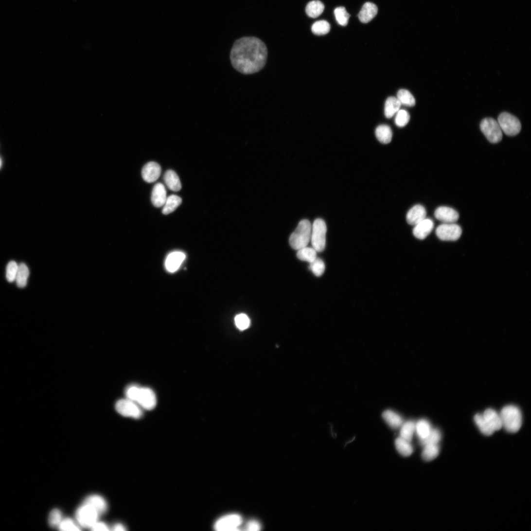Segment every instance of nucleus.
Returning <instances> with one entry per match:
<instances>
[{"instance_id":"f257e3e1","label":"nucleus","mask_w":531,"mask_h":531,"mask_svg":"<svg viewBox=\"0 0 531 531\" xmlns=\"http://www.w3.org/2000/svg\"><path fill=\"white\" fill-rule=\"evenodd\" d=\"M268 50L264 42L256 37H244L234 43L230 53L233 68L240 73L251 74L261 71L266 64Z\"/></svg>"},{"instance_id":"f03ea898","label":"nucleus","mask_w":531,"mask_h":531,"mask_svg":"<svg viewBox=\"0 0 531 531\" xmlns=\"http://www.w3.org/2000/svg\"><path fill=\"white\" fill-rule=\"evenodd\" d=\"M128 399L137 403L142 408L151 410L157 405V398L154 391L148 388H141L138 386H129L125 390Z\"/></svg>"},{"instance_id":"7ed1b4c3","label":"nucleus","mask_w":531,"mask_h":531,"mask_svg":"<svg viewBox=\"0 0 531 531\" xmlns=\"http://www.w3.org/2000/svg\"><path fill=\"white\" fill-rule=\"evenodd\" d=\"M502 427L510 433H516L522 425V415L516 406L509 405L504 407L500 413Z\"/></svg>"},{"instance_id":"20e7f679","label":"nucleus","mask_w":531,"mask_h":531,"mask_svg":"<svg viewBox=\"0 0 531 531\" xmlns=\"http://www.w3.org/2000/svg\"><path fill=\"white\" fill-rule=\"evenodd\" d=\"M312 230L309 220H301L289 238L291 247L296 250L307 247L311 239Z\"/></svg>"},{"instance_id":"39448f33","label":"nucleus","mask_w":531,"mask_h":531,"mask_svg":"<svg viewBox=\"0 0 531 531\" xmlns=\"http://www.w3.org/2000/svg\"><path fill=\"white\" fill-rule=\"evenodd\" d=\"M327 226L324 220L318 218L312 226L311 242L313 248L317 252H322L326 243Z\"/></svg>"},{"instance_id":"423d86ee","label":"nucleus","mask_w":531,"mask_h":531,"mask_svg":"<svg viewBox=\"0 0 531 531\" xmlns=\"http://www.w3.org/2000/svg\"><path fill=\"white\" fill-rule=\"evenodd\" d=\"M100 514L92 506L83 503L76 510L75 518L78 525L85 528H91L98 521Z\"/></svg>"},{"instance_id":"0eeeda50","label":"nucleus","mask_w":531,"mask_h":531,"mask_svg":"<svg viewBox=\"0 0 531 531\" xmlns=\"http://www.w3.org/2000/svg\"><path fill=\"white\" fill-rule=\"evenodd\" d=\"M481 131L487 140L496 144L500 142L503 138L502 129L495 119L492 118L483 119L480 124Z\"/></svg>"},{"instance_id":"6e6552de","label":"nucleus","mask_w":531,"mask_h":531,"mask_svg":"<svg viewBox=\"0 0 531 531\" xmlns=\"http://www.w3.org/2000/svg\"><path fill=\"white\" fill-rule=\"evenodd\" d=\"M498 123L505 134L510 137L517 135L521 129L520 121L514 116L507 113H502L498 117Z\"/></svg>"},{"instance_id":"1a4fd4ad","label":"nucleus","mask_w":531,"mask_h":531,"mask_svg":"<svg viewBox=\"0 0 531 531\" xmlns=\"http://www.w3.org/2000/svg\"><path fill=\"white\" fill-rule=\"evenodd\" d=\"M115 408L117 411L124 417L139 419L143 416L142 408L137 403L128 398L118 401Z\"/></svg>"},{"instance_id":"9d476101","label":"nucleus","mask_w":531,"mask_h":531,"mask_svg":"<svg viewBox=\"0 0 531 531\" xmlns=\"http://www.w3.org/2000/svg\"><path fill=\"white\" fill-rule=\"evenodd\" d=\"M462 232L460 227L455 223L442 224L436 230L437 237L444 241H457L461 237Z\"/></svg>"},{"instance_id":"9b49d317","label":"nucleus","mask_w":531,"mask_h":531,"mask_svg":"<svg viewBox=\"0 0 531 531\" xmlns=\"http://www.w3.org/2000/svg\"><path fill=\"white\" fill-rule=\"evenodd\" d=\"M242 523L241 516L237 514H231L221 517L214 525L215 530L229 531L238 530V528Z\"/></svg>"},{"instance_id":"f8f14e48","label":"nucleus","mask_w":531,"mask_h":531,"mask_svg":"<svg viewBox=\"0 0 531 531\" xmlns=\"http://www.w3.org/2000/svg\"><path fill=\"white\" fill-rule=\"evenodd\" d=\"M434 215L436 219L443 224L455 223L460 217L459 213L457 211L446 206H441L437 208Z\"/></svg>"},{"instance_id":"ddd939ff","label":"nucleus","mask_w":531,"mask_h":531,"mask_svg":"<svg viewBox=\"0 0 531 531\" xmlns=\"http://www.w3.org/2000/svg\"><path fill=\"white\" fill-rule=\"evenodd\" d=\"M186 257V254L181 251H176L170 253L165 260L166 269L170 273L175 272L180 268Z\"/></svg>"},{"instance_id":"4468645a","label":"nucleus","mask_w":531,"mask_h":531,"mask_svg":"<svg viewBox=\"0 0 531 531\" xmlns=\"http://www.w3.org/2000/svg\"><path fill=\"white\" fill-rule=\"evenodd\" d=\"M161 172V168L159 164L154 161L149 162L142 169V178L147 183H153L159 178Z\"/></svg>"},{"instance_id":"2eb2a0df","label":"nucleus","mask_w":531,"mask_h":531,"mask_svg":"<svg viewBox=\"0 0 531 531\" xmlns=\"http://www.w3.org/2000/svg\"><path fill=\"white\" fill-rule=\"evenodd\" d=\"M481 415L487 425L494 432L502 428L500 414L494 409H487Z\"/></svg>"},{"instance_id":"dca6fc26","label":"nucleus","mask_w":531,"mask_h":531,"mask_svg":"<svg viewBox=\"0 0 531 531\" xmlns=\"http://www.w3.org/2000/svg\"><path fill=\"white\" fill-rule=\"evenodd\" d=\"M433 228V221L431 219L425 218L415 226L413 234L417 239L424 240L430 234Z\"/></svg>"},{"instance_id":"f3484780","label":"nucleus","mask_w":531,"mask_h":531,"mask_svg":"<svg viewBox=\"0 0 531 531\" xmlns=\"http://www.w3.org/2000/svg\"><path fill=\"white\" fill-rule=\"evenodd\" d=\"M426 215L425 209L421 205H417L408 211L407 220L408 224L415 226L425 219Z\"/></svg>"},{"instance_id":"a211bd4d","label":"nucleus","mask_w":531,"mask_h":531,"mask_svg":"<svg viewBox=\"0 0 531 531\" xmlns=\"http://www.w3.org/2000/svg\"><path fill=\"white\" fill-rule=\"evenodd\" d=\"M83 503L92 506L100 515L105 513L108 509V505L105 499L99 495H93L87 497Z\"/></svg>"},{"instance_id":"6ab92c4d","label":"nucleus","mask_w":531,"mask_h":531,"mask_svg":"<svg viewBox=\"0 0 531 531\" xmlns=\"http://www.w3.org/2000/svg\"><path fill=\"white\" fill-rule=\"evenodd\" d=\"M166 194L164 186L160 183L157 184L152 193L151 200L153 205L157 208L163 206L167 199Z\"/></svg>"},{"instance_id":"aec40b11","label":"nucleus","mask_w":531,"mask_h":531,"mask_svg":"<svg viewBox=\"0 0 531 531\" xmlns=\"http://www.w3.org/2000/svg\"><path fill=\"white\" fill-rule=\"evenodd\" d=\"M163 179L164 182L169 189L177 192L182 189V185L179 176L172 170H167L164 174Z\"/></svg>"},{"instance_id":"412c9836","label":"nucleus","mask_w":531,"mask_h":531,"mask_svg":"<svg viewBox=\"0 0 531 531\" xmlns=\"http://www.w3.org/2000/svg\"><path fill=\"white\" fill-rule=\"evenodd\" d=\"M377 13V7L372 3L367 2L363 6L358 17L361 22L368 23L375 17Z\"/></svg>"},{"instance_id":"4be33fe9","label":"nucleus","mask_w":531,"mask_h":531,"mask_svg":"<svg viewBox=\"0 0 531 531\" xmlns=\"http://www.w3.org/2000/svg\"><path fill=\"white\" fill-rule=\"evenodd\" d=\"M382 417L387 424L392 428L396 429L401 427L404 423L402 417L395 412L387 410L382 414Z\"/></svg>"},{"instance_id":"5701e85b","label":"nucleus","mask_w":531,"mask_h":531,"mask_svg":"<svg viewBox=\"0 0 531 531\" xmlns=\"http://www.w3.org/2000/svg\"><path fill=\"white\" fill-rule=\"evenodd\" d=\"M375 135L377 140L381 143L388 144L391 141L392 132L389 126L382 124L378 126L376 129Z\"/></svg>"},{"instance_id":"b1692460","label":"nucleus","mask_w":531,"mask_h":531,"mask_svg":"<svg viewBox=\"0 0 531 531\" xmlns=\"http://www.w3.org/2000/svg\"><path fill=\"white\" fill-rule=\"evenodd\" d=\"M325 6L324 4L319 0H315L308 3L306 7L305 12L310 18H317L324 12Z\"/></svg>"},{"instance_id":"393cba45","label":"nucleus","mask_w":531,"mask_h":531,"mask_svg":"<svg viewBox=\"0 0 531 531\" xmlns=\"http://www.w3.org/2000/svg\"><path fill=\"white\" fill-rule=\"evenodd\" d=\"M401 104L397 99L390 97L387 99L385 106V115L387 118H391L400 110Z\"/></svg>"},{"instance_id":"a878e982","label":"nucleus","mask_w":531,"mask_h":531,"mask_svg":"<svg viewBox=\"0 0 531 531\" xmlns=\"http://www.w3.org/2000/svg\"><path fill=\"white\" fill-rule=\"evenodd\" d=\"M395 445L398 453L404 457H409L413 453V448L410 442L401 437L395 440Z\"/></svg>"},{"instance_id":"bb28decb","label":"nucleus","mask_w":531,"mask_h":531,"mask_svg":"<svg viewBox=\"0 0 531 531\" xmlns=\"http://www.w3.org/2000/svg\"><path fill=\"white\" fill-rule=\"evenodd\" d=\"M182 200L179 196L176 195H171L167 197L166 200L163 205L162 213L167 215L173 212L182 203Z\"/></svg>"},{"instance_id":"cd10ccee","label":"nucleus","mask_w":531,"mask_h":531,"mask_svg":"<svg viewBox=\"0 0 531 531\" xmlns=\"http://www.w3.org/2000/svg\"><path fill=\"white\" fill-rule=\"evenodd\" d=\"M432 429L430 423L425 419H421L415 424V431L420 440L425 439Z\"/></svg>"},{"instance_id":"c85d7f7f","label":"nucleus","mask_w":531,"mask_h":531,"mask_svg":"<svg viewBox=\"0 0 531 531\" xmlns=\"http://www.w3.org/2000/svg\"><path fill=\"white\" fill-rule=\"evenodd\" d=\"M29 276V270L27 265L24 263H21L18 265L16 279L17 284L18 287L24 288L26 286Z\"/></svg>"},{"instance_id":"c756f323","label":"nucleus","mask_w":531,"mask_h":531,"mask_svg":"<svg viewBox=\"0 0 531 531\" xmlns=\"http://www.w3.org/2000/svg\"><path fill=\"white\" fill-rule=\"evenodd\" d=\"M297 256L301 260L311 263L317 258V251L313 248L306 247L298 250Z\"/></svg>"},{"instance_id":"7c9ffc66","label":"nucleus","mask_w":531,"mask_h":531,"mask_svg":"<svg viewBox=\"0 0 531 531\" xmlns=\"http://www.w3.org/2000/svg\"><path fill=\"white\" fill-rule=\"evenodd\" d=\"M440 448L438 444H429L425 446L422 456L426 461H430L435 459L439 455Z\"/></svg>"},{"instance_id":"2f4dec72","label":"nucleus","mask_w":531,"mask_h":531,"mask_svg":"<svg viewBox=\"0 0 531 531\" xmlns=\"http://www.w3.org/2000/svg\"><path fill=\"white\" fill-rule=\"evenodd\" d=\"M415 431V423L412 421L407 422L401 426L400 437L410 442Z\"/></svg>"},{"instance_id":"473e14b6","label":"nucleus","mask_w":531,"mask_h":531,"mask_svg":"<svg viewBox=\"0 0 531 531\" xmlns=\"http://www.w3.org/2000/svg\"><path fill=\"white\" fill-rule=\"evenodd\" d=\"M397 99L401 105L412 107L416 104V101L412 94L408 90H400L397 94Z\"/></svg>"},{"instance_id":"72a5a7b5","label":"nucleus","mask_w":531,"mask_h":531,"mask_svg":"<svg viewBox=\"0 0 531 531\" xmlns=\"http://www.w3.org/2000/svg\"><path fill=\"white\" fill-rule=\"evenodd\" d=\"M331 30V26L326 20H320L315 22L312 27L313 33L317 35H324Z\"/></svg>"},{"instance_id":"f704fd0d","label":"nucleus","mask_w":531,"mask_h":531,"mask_svg":"<svg viewBox=\"0 0 531 531\" xmlns=\"http://www.w3.org/2000/svg\"><path fill=\"white\" fill-rule=\"evenodd\" d=\"M441 438L442 434L440 431L437 428H433L425 439L420 440L421 444L424 446L429 444H438Z\"/></svg>"},{"instance_id":"c9c22d12","label":"nucleus","mask_w":531,"mask_h":531,"mask_svg":"<svg viewBox=\"0 0 531 531\" xmlns=\"http://www.w3.org/2000/svg\"><path fill=\"white\" fill-rule=\"evenodd\" d=\"M474 422L480 431L486 436H491L494 432L487 425L481 414H477L474 417Z\"/></svg>"},{"instance_id":"e433bc0d","label":"nucleus","mask_w":531,"mask_h":531,"mask_svg":"<svg viewBox=\"0 0 531 531\" xmlns=\"http://www.w3.org/2000/svg\"><path fill=\"white\" fill-rule=\"evenodd\" d=\"M309 269L317 277L321 276L325 270V265L323 261L317 257L313 262L309 263Z\"/></svg>"},{"instance_id":"4c0bfd02","label":"nucleus","mask_w":531,"mask_h":531,"mask_svg":"<svg viewBox=\"0 0 531 531\" xmlns=\"http://www.w3.org/2000/svg\"><path fill=\"white\" fill-rule=\"evenodd\" d=\"M334 13L336 20L339 25L345 26L348 24L350 15L347 12L344 7H340L336 8Z\"/></svg>"},{"instance_id":"58836bf2","label":"nucleus","mask_w":531,"mask_h":531,"mask_svg":"<svg viewBox=\"0 0 531 531\" xmlns=\"http://www.w3.org/2000/svg\"><path fill=\"white\" fill-rule=\"evenodd\" d=\"M58 528L60 531H80V527L72 519L66 518L63 519Z\"/></svg>"},{"instance_id":"ea45409f","label":"nucleus","mask_w":531,"mask_h":531,"mask_svg":"<svg viewBox=\"0 0 531 531\" xmlns=\"http://www.w3.org/2000/svg\"><path fill=\"white\" fill-rule=\"evenodd\" d=\"M410 118V115L407 111L400 109L396 113L395 124L398 126L404 127L408 123Z\"/></svg>"},{"instance_id":"a19ab883","label":"nucleus","mask_w":531,"mask_h":531,"mask_svg":"<svg viewBox=\"0 0 531 531\" xmlns=\"http://www.w3.org/2000/svg\"><path fill=\"white\" fill-rule=\"evenodd\" d=\"M61 511L57 509L53 510L49 517V523L52 528H58L63 519Z\"/></svg>"},{"instance_id":"79ce46f5","label":"nucleus","mask_w":531,"mask_h":531,"mask_svg":"<svg viewBox=\"0 0 531 531\" xmlns=\"http://www.w3.org/2000/svg\"><path fill=\"white\" fill-rule=\"evenodd\" d=\"M18 269V265L14 261L10 262L7 267L6 278L9 283H13L16 281V276Z\"/></svg>"},{"instance_id":"37998d69","label":"nucleus","mask_w":531,"mask_h":531,"mask_svg":"<svg viewBox=\"0 0 531 531\" xmlns=\"http://www.w3.org/2000/svg\"><path fill=\"white\" fill-rule=\"evenodd\" d=\"M235 323L236 327L241 331H244L249 328L250 320L248 316L241 314L236 316Z\"/></svg>"},{"instance_id":"c03bdc74","label":"nucleus","mask_w":531,"mask_h":531,"mask_svg":"<svg viewBox=\"0 0 531 531\" xmlns=\"http://www.w3.org/2000/svg\"><path fill=\"white\" fill-rule=\"evenodd\" d=\"M92 531H109L110 529L108 525L103 522L97 521L90 528Z\"/></svg>"},{"instance_id":"a18cd8bd","label":"nucleus","mask_w":531,"mask_h":531,"mask_svg":"<svg viewBox=\"0 0 531 531\" xmlns=\"http://www.w3.org/2000/svg\"><path fill=\"white\" fill-rule=\"evenodd\" d=\"M247 530L248 531H259L260 530L261 526L259 522L255 520L250 521L247 525Z\"/></svg>"},{"instance_id":"49530a36","label":"nucleus","mask_w":531,"mask_h":531,"mask_svg":"<svg viewBox=\"0 0 531 531\" xmlns=\"http://www.w3.org/2000/svg\"><path fill=\"white\" fill-rule=\"evenodd\" d=\"M112 530L117 531H126V529L124 525H123V524L121 523H117L112 526Z\"/></svg>"},{"instance_id":"de8ad7c7","label":"nucleus","mask_w":531,"mask_h":531,"mask_svg":"<svg viewBox=\"0 0 531 531\" xmlns=\"http://www.w3.org/2000/svg\"><path fill=\"white\" fill-rule=\"evenodd\" d=\"M1 165H2V160H1V159H0V167H1Z\"/></svg>"}]
</instances>
